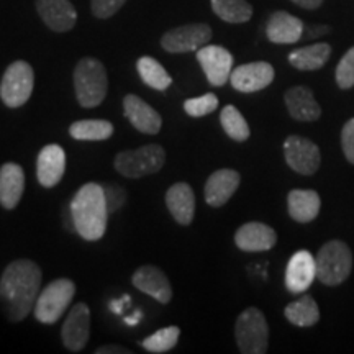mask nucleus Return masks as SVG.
I'll list each match as a JSON object with an SVG mask.
<instances>
[{"mask_svg":"<svg viewBox=\"0 0 354 354\" xmlns=\"http://www.w3.org/2000/svg\"><path fill=\"white\" fill-rule=\"evenodd\" d=\"M130 302V295H125L122 300H113L112 302V312L117 313V315H120L122 310H123V304H128Z\"/></svg>","mask_w":354,"mask_h":354,"instance_id":"41","label":"nucleus"},{"mask_svg":"<svg viewBox=\"0 0 354 354\" xmlns=\"http://www.w3.org/2000/svg\"><path fill=\"white\" fill-rule=\"evenodd\" d=\"M180 336V328L179 326H166V328L158 330L156 333L149 335L148 338H145L141 342V346H143L148 353L154 354H162L171 351L172 348L176 346L177 342H179Z\"/></svg>","mask_w":354,"mask_h":354,"instance_id":"32","label":"nucleus"},{"mask_svg":"<svg viewBox=\"0 0 354 354\" xmlns=\"http://www.w3.org/2000/svg\"><path fill=\"white\" fill-rule=\"evenodd\" d=\"M66 171V153L59 145H46L37 159V177L43 187L51 189L59 184Z\"/></svg>","mask_w":354,"mask_h":354,"instance_id":"19","label":"nucleus"},{"mask_svg":"<svg viewBox=\"0 0 354 354\" xmlns=\"http://www.w3.org/2000/svg\"><path fill=\"white\" fill-rule=\"evenodd\" d=\"M317 279V263L312 253L300 250L287 263L286 287L290 294H302Z\"/></svg>","mask_w":354,"mask_h":354,"instance_id":"15","label":"nucleus"},{"mask_svg":"<svg viewBox=\"0 0 354 354\" xmlns=\"http://www.w3.org/2000/svg\"><path fill=\"white\" fill-rule=\"evenodd\" d=\"M284 156L292 171L302 176L315 174L320 167V148L304 136L292 135L284 141Z\"/></svg>","mask_w":354,"mask_h":354,"instance_id":"10","label":"nucleus"},{"mask_svg":"<svg viewBox=\"0 0 354 354\" xmlns=\"http://www.w3.org/2000/svg\"><path fill=\"white\" fill-rule=\"evenodd\" d=\"M212 39V28L207 24H189L172 28L161 38V46L167 53L197 51Z\"/></svg>","mask_w":354,"mask_h":354,"instance_id":"9","label":"nucleus"},{"mask_svg":"<svg viewBox=\"0 0 354 354\" xmlns=\"http://www.w3.org/2000/svg\"><path fill=\"white\" fill-rule=\"evenodd\" d=\"M166 165V151L159 145H146L138 149H127L115 158V169L128 179H140L156 174Z\"/></svg>","mask_w":354,"mask_h":354,"instance_id":"5","label":"nucleus"},{"mask_svg":"<svg viewBox=\"0 0 354 354\" xmlns=\"http://www.w3.org/2000/svg\"><path fill=\"white\" fill-rule=\"evenodd\" d=\"M25 190V172L17 162H6L0 167V205L13 210L19 205Z\"/></svg>","mask_w":354,"mask_h":354,"instance_id":"22","label":"nucleus"},{"mask_svg":"<svg viewBox=\"0 0 354 354\" xmlns=\"http://www.w3.org/2000/svg\"><path fill=\"white\" fill-rule=\"evenodd\" d=\"M216 109H218V97L212 94V92L201 97H194V99H187L184 102L185 113L194 118L205 117V115L215 112Z\"/></svg>","mask_w":354,"mask_h":354,"instance_id":"33","label":"nucleus"},{"mask_svg":"<svg viewBox=\"0 0 354 354\" xmlns=\"http://www.w3.org/2000/svg\"><path fill=\"white\" fill-rule=\"evenodd\" d=\"M69 210L82 240L97 241L104 236L110 214L102 184H84L71 201Z\"/></svg>","mask_w":354,"mask_h":354,"instance_id":"2","label":"nucleus"},{"mask_svg":"<svg viewBox=\"0 0 354 354\" xmlns=\"http://www.w3.org/2000/svg\"><path fill=\"white\" fill-rule=\"evenodd\" d=\"M234 338L243 354H264L269 348V325L264 313L248 307L240 313L234 325Z\"/></svg>","mask_w":354,"mask_h":354,"instance_id":"7","label":"nucleus"},{"mask_svg":"<svg viewBox=\"0 0 354 354\" xmlns=\"http://www.w3.org/2000/svg\"><path fill=\"white\" fill-rule=\"evenodd\" d=\"M115 128L107 120H79L69 127V135L79 141H105L112 138Z\"/></svg>","mask_w":354,"mask_h":354,"instance_id":"28","label":"nucleus"},{"mask_svg":"<svg viewBox=\"0 0 354 354\" xmlns=\"http://www.w3.org/2000/svg\"><path fill=\"white\" fill-rule=\"evenodd\" d=\"M330 56L331 46L328 43H315L292 51L289 55V63L300 71H317L326 64Z\"/></svg>","mask_w":354,"mask_h":354,"instance_id":"26","label":"nucleus"},{"mask_svg":"<svg viewBox=\"0 0 354 354\" xmlns=\"http://www.w3.org/2000/svg\"><path fill=\"white\" fill-rule=\"evenodd\" d=\"M35 86L33 68L26 61H15L3 73L0 99L8 109H19L32 97Z\"/></svg>","mask_w":354,"mask_h":354,"instance_id":"8","label":"nucleus"},{"mask_svg":"<svg viewBox=\"0 0 354 354\" xmlns=\"http://www.w3.org/2000/svg\"><path fill=\"white\" fill-rule=\"evenodd\" d=\"M43 272L30 259L10 263L0 277V305L8 322L19 323L30 315L41 292Z\"/></svg>","mask_w":354,"mask_h":354,"instance_id":"1","label":"nucleus"},{"mask_svg":"<svg viewBox=\"0 0 354 354\" xmlns=\"http://www.w3.org/2000/svg\"><path fill=\"white\" fill-rule=\"evenodd\" d=\"M91 336V310L86 304L79 302L69 310L61 330V338L68 351L79 353L87 346Z\"/></svg>","mask_w":354,"mask_h":354,"instance_id":"12","label":"nucleus"},{"mask_svg":"<svg viewBox=\"0 0 354 354\" xmlns=\"http://www.w3.org/2000/svg\"><path fill=\"white\" fill-rule=\"evenodd\" d=\"M95 354H131V351L123 346H117V344H107V346L97 348Z\"/></svg>","mask_w":354,"mask_h":354,"instance_id":"38","label":"nucleus"},{"mask_svg":"<svg viewBox=\"0 0 354 354\" xmlns=\"http://www.w3.org/2000/svg\"><path fill=\"white\" fill-rule=\"evenodd\" d=\"M328 32H330V26H310L307 30V35H305V38L320 37V35H325Z\"/></svg>","mask_w":354,"mask_h":354,"instance_id":"40","label":"nucleus"},{"mask_svg":"<svg viewBox=\"0 0 354 354\" xmlns=\"http://www.w3.org/2000/svg\"><path fill=\"white\" fill-rule=\"evenodd\" d=\"M76 294V284L71 279H55L39 292L35 304V318L43 325H53L64 315Z\"/></svg>","mask_w":354,"mask_h":354,"instance_id":"6","label":"nucleus"},{"mask_svg":"<svg viewBox=\"0 0 354 354\" xmlns=\"http://www.w3.org/2000/svg\"><path fill=\"white\" fill-rule=\"evenodd\" d=\"M266 35L271 43L294 44L304 38V24L287 12H274L266 25Z\"/></svg>","mask_w":354,"mask_h":354,"instance_id":"21","label":"nucleus"},{"mask_svg":"<svg viewBox=\"0 0 354 354\" xmlns=\"http://www.w3.org/2000/svg\"><path fill=\"white\" fill-rule=\"evenodd\" d=\"M136 69H138L140 77L143 79L146 86L156 88V91H166L172 84V77L167 74V71L151 56L140 57L138 63H136Z\"/></svg>","mask_w":354,"mask_h":354,"instance_id":"30","label":"nucleus"},{"mask_svg":"<svg viewBox=\"0 0 354 354\" xmlns=\"http://www.w3.org/2000/svg\"><path fill=\"white\" fill-rule=\"evenodd\" d=\"M212 10L227 24H245L253 17V7L246 0H210Z\"/></svg>","mask_w":354,"mask_h":354,"instance_id":"29","label":"nucleus"},{"mask_svg":"<svg viewBox=\"0 0 354 354\" xmlns=\"http://www.w3.org/2000/svg\"><path fill=\"white\" fill-rule=\"evenodd\" d=\"M274 68L266 61H256V63L241 64L232 71L230 82L236 91L251 94V92L263 91L268 86H271L274 81Z\"/></svg>","mask_w":354,"mask_h":354,"instance_id":"13","label":"nucleus"},{"mask_svg":"<svg viewBox=\"0 0 354 354\" xmlns=\"http://www.w3.org/2000/svg\"><path fill=\"white\" fill-rule=\"evenodd\" d=\"M197 61L212 86L223 87L230 81L233 71V56L227 48L218 44H205L197 50Z\"/></svg>","mask_w":354,"mask_h":354,"instance_id":"11","label":"nucleus"},{"mask_svg":"<svg viewBox=\"0 0 354 354\" xmlns=\"http://www.w3.org/2000/svg\"><path fill=\"white\" fill-rule=\"evenodd\" d=\"M133 286L140 292L156 299L159 304L167 305L172 299V287L169 279L158 266L146 264L135 271L131 277Z\"/></svg>","mask_w":354,"mask_h":354,"instance_id":"14","label":"nucleus"},{"mask_svg":"<svg viewBox=\"0 0 354 354\" xmlns=\"http://www.w3.org/2000/svg\"><path fill=\"white\" fill-rule=\"evenodd\" d=\"M336 84L339 88H351L354 86V46L346 51L336 68Z\"/></svg>","mask_w":354,"mask_h":354,"instance_id":"34","label":"nucleus"},{"mask_svg":"<svg viewBox=\"0 0 354 354\" xmlns=\"http://www.w3.org/2000/svg\"><path fill=\"white\" fill-rule=\"evenodd\" d=\"M141 317H143V315H141V312L138 310V312H135V315H133V317H127L125 323H127V325H130V326H135L136 323L141 320Z\"/></svg>","mask_w":354,"mask_h":354,"instance_id":"42","label":"nucleus"},{"mask_svg":"<svg viewBox=\"0 0 354 354\" xmlns=\"http://www.w3.org/2000/svg\"><path fill=\"white\" fill-rule=\"evenodd\" d=\"M342 146L344 156L351 165H354V118L344 123L342 131Z\"/></svg>","mask_w":354,"mask_h":354,"instance_id":"37","label":"nucleus"},{"mask_svg":"<svg viewBox=\"0 0 354 354\" xmlns=\"http://www.w3.org/2000/svg\"><path fill=\"white\" fill-rule=\"evenodd\" d=\"M79 105L84 109L99 107L109 92L105 66L95 57H82L73 74Z\"/></svg>","mask_w":354,"mask_h":354,"instance_id":"3","label":"nucleus"},{"mask_svg":"<svg viewBox=\"0 0 354 354\" xmlns=\"http://www.w3.org/2000/svg\"><path fill=\"white\" fill-rule=\"evenodd\" d=\"M102 189H104L105 202H107L109 214H117L118 210L125 205L127 202V192L122 185L118 184H102Z\"/></svg>","mask_w":354,"mask_h":354,"instance_id":"35","label":"nucleus"},{"mask_svg":"<svg viewBox=\"0 0 354 354\" xmlns=\"http://www.w3.org/2000/svg\"><path fill=\"white\" fill-rule=\"evenodd\" d=\"M286 105L290 117L299 122H315L322 117V109L313 92L305 86L292 87L286 94Z\"/></svg>","mask_w":354,"mask_h":354,"instance_id":"24","label":"nucleus"},{"mask_svg":"<svg viewBox=\"0 0 354 354\" xmlns=\"http://www.w3.org/2000/svg\"><path fill=\"white\" fill-rule=\"evenodd\" d=\"M241 176L240 172L234 169H218L207 179L205 187H203V196H205V202L210 207H223L236 189L240 187Z\"/></svg>","mask_w":354,"mask_h":354,"instance_id":"20","label":"nucleus"},{"mask_svg":"<svg viewBox=\"0 0 354 354\" xmlns=\"http://www.w3.org/2000/svg\"><path fill=\"white\" fill-rule=\"evenodd\" d=\"M234 243L246 253H261L276 246L277 234L269 225L261 223V221H250V223L241 225L234 233Z\"/></svg>","mask_w":354,"mask_h":354,"instance_id":"17","label":"nucleus"},{"mask_svg":"<svg viewBox=\"0 0 354 354\" xmlns=\"http://www.w3.org/2000/svg\"><path fill=\"white\" fill-rule=\"evenodd\" d=\"M290 2H294L295 6L302 7V8H307V10H315L323 3V0H290Z\"/></svg>","mask_w":354,"mask_h":354,"instance_id":"39","label":"nucleus"},{"mask_svg":"<svg viewBox=\"0 0 354 354\" xmlns=\"http://www.w3.org/2000/svg\"><path fill=\"white\" fill-rule=\"evenodd\" d=\"M284 315L292 325L307 328V326L317 325L318 320H320V310H318L315 300L310 295H304V297L287 305L284 308Z\"/></svg>","mask_w":354,"mask_h":354,"instance_id":"27","label":"nucleus"},{"mask_svg":"<svg viewBox=\"0 0 354 354\" xmlns=\"http://www.w3.org/2000/svg\"><path fill=\"white\" fill-rule=\"evenodd\" d=\"M220 123L230 138L234 141H246L250 138L251 130L240 110L234 105H227L220 113Z\"/></svg>","mask_w":354,"mask_h":354,"instance_id":"31","label":"nucleus"},{"mask_svg":"<svg viewBox=\"0 0 354 354\" xmlns=\"http://www.w3.org/2000/svg\"><path fill=\"white\" fill-rule=\"evenodd\" d=\"M166 207L171 212L172 218L179 225L192 223L196 214V196L187 183H177L171 185L166 192Z\"/></svg>","mask_w":354,"mask_h":354,"instance_id":"23","label":"nucleus"},{"mask_svg":"<svg viewBox=\"0 0 354 354\" xmlns=\"http://www.w3.org/2000/svg\"><path fill=\"white\" fill-rule=\"evenodd\" d=\"M37 10L43 24L56 33L69 32L77 21V12L71 0H37Z\"/></svg>","mask_w":354,"mask_h":354,"instance_id":"16","label":"nucleus"},{"mask_svg":"<svg viewBox=\"0 0 354 354\" xmlns=\"http://www.w3.org/2000/svg\"><path fill=\"white\" fill-rule=\"evenodd\" d=\"M123 112L136 130L146 135H158L162 127V118L151 105L138 95L128 94L123 99Z\"/></svg>","mask_w":354,"mask_h":354,"instance_id":"18","label":"nucleus"},{"mask_svg":"<svg viewBox=\"0 0 354 354\" xmlns=\"http://www.w3.org/2000/svg\"><path fill=\"white\" fill-rule=\"evenodd\" d=\"M317 279L325 286H339L349 277L353 254L344 241L333 240L323 245L315 256Z\"/></svg>","mask_w":354,"mask_h":354,"instance_id":"4","label":"nucleus"},{"mask_svg":"<svg viewBox=\"0 0 354 354\" xmlns=\"http://www.w3.org/2000/svg\"><path fill=\"white\" fill-rule=\"evenodd\" d=\"M127 0H91V8L97 19H110L125 6Z\"/></svg>","mask_w":354,"mask_h":354,"instance_id":"36","label":"nucleus"},{"mask_svg":"<svg viewBox=\"0 0 354 354\" xmlns=\"http://www.w3.org/2000/svg\"><path fill=\"white\" fill-rule=\"evenodd\" d=\"M322 201L315 190L294 189L287 196V209L289 215L299 223H308L315 220L320 212Z\"/></svg>","mask_w":354,"mask_h":354,"instance_id":"25","label":"nucleus"}]
</instances>
